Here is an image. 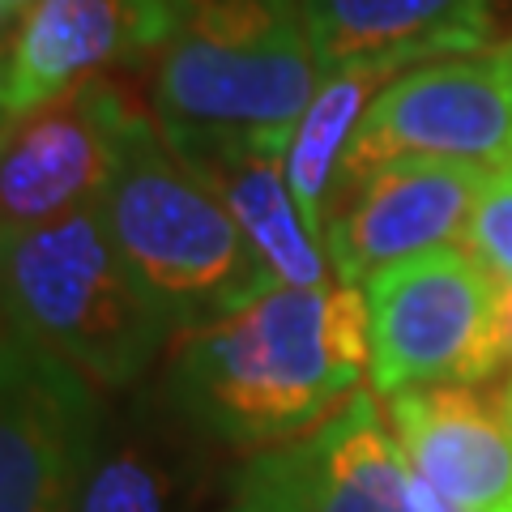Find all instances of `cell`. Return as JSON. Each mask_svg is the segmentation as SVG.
I'll return each mask as SVG.
<instances>
[{"mask_svg": "<svg viewBox=\"0 0 512 512\" xmlns=\"http://www.w3.org/2000/svg\"><path fill=\"white\" fill-rule=\"evenodd\" d=\"M363 372H372V320L359 286H274L180 338L163 406L201 440H295L329 419Z\"/></svg>", "mask_w": 512, "mask_h": 512, "instance_id": "6da1fadb", "label": "cell"}, {"mask_svg": "<svg viewBox=\"0 0 512 512\" xmlns=\"http://www.w3.org/2000/svg\"><path fill=\"white\" fill-rule=\"evenodd\" d=\"M99 214L137 291L171 333L210 329L282 286L141 103L120 124Z\"/></svg>", "mask_w": 512, "mask_h": 512, "instance_id": "7a4b0ae2", "label": "cell"}, {"mask_svg": "<svg viewBox=\"0 0 512 512\" xmlns=\"http://www.w3.org/2000/svg\"><path fill=\"white\" fill-rule=\"evenodd\" d=\"M320 86L299 0H167L150 103L167 137L291 141Z\"/></svg>", "mask_w": 512, "mask_h": 512, "instance_id": "3957f363", "label": "cell"}, {"mask_svg": "<svg viewBox=\"0 0 512 512\" xmlns=\"http://www.w3.org/2000/svg\"><path fill=\"white\" fill-rule=\"evenodd\" d=\"M0 325L99 389H133L175 338L124 269L99 201L0 239Z\"/></svg>", "mask_w": 512, "mask_h": 512, "instance_id": "277c9868", "label": "cell"}, {"mask_svg": "<svg viewBox=\"0 0 512 512\" xmlns=\"http://www.w3.org/2000/svg\"><path fill=\"white\" fill-rule=\"evenodd\" d=\"M500 295L470 248L406 256L363 282L380 397L423 384H483L504 367Z\"/></svg>", "mask_w": 512, "mask_h": 512, "instance_id": "5b68a950", "label": "cell"}, {"mask_svg": "<svg viewBox=\"0 0 512 512\" xmlns=\"http://www.w3.org/2000/svg\"><path fill=\"white\" fill-rule=\"evenodd\" d=\"M393 158L512 167V39L414 64L384 86L350 137L338 184Z\"/></svg>", "mask_w": 512, "mask_h": 512, "instance_id": "8992f818", "label": "cell"}, {"mask_svg": "<svg viewBox=\"0 0 512 512\" xmlns=\"http://www.w3.org/2000/svg\"><path fill=\"white\" fill-rule=\"evenodd\" d=\"M107 414L99 384L0 325V512H77Z\"/></svg>", "mask_w": 512, "mask_h": 512, "instance_id": "52a82bcc", "label": "cell"}, {"mask_svg": "<svg viewBox=\"0 0 512 512\" xmlns=\"http://www.w3.org/2000/svg\"><path fill=\"white\" fill-rule=\"evenodd\" d=\"M133 107L111 77H86L0 128V239L99 201Z\"/></svg>", "mask_w": 512, "mask_h": 512, "instance_id": "ba28073f", "label": "cell"}, {"mask_svg": "<svg viewBox=\"0 0 512 512\" xmlns=\"http://www.w3.org/2000/svg\"><path fill=\"white\" fill-rule=\"evenodd\" d=\"M483 167L444 158H393L329 192L325 256L342 286H359L406 256L453 244L466 235Z\"/></svg>", "mask_w": 512, "mask_h": 512, "instance_id": "9c48e42d", "label": "cell"}, {"mask_svg": "<svg viewBox=\"0 0 512 512\" xmlns=\"http://www.w3.org/2000/svg\"><path fill=\"white\" fill-rule=\"evenodd\" d=\"M410 483L414 470L376 397L350 393L312 431L252 457L231 491L269 512H419Z\"/></svg>", "mask_w": 512, "mask_h": 512, "instance_id": "30bf717a", "label": "cell"}, {"mask_svg": "<svg viewBox=\"0 0 512 512\" xmlns=\"http://www.w3.org/2000/svg\"><path fill=\"white\" fill-rule=\"evenodd\" d=\"M410 470L461 512H512V414L483 384H423L384 397Z\"/></svg>", "mask_w": 512, "mask_h": 512, "instance_id": "8fae6325", "label": "cell"}, {"mask_svg": "<svg viewBox=\"0 0 512 512\" xmlns=\"http://www.w3.org/2000/svg\"><path fill=\"white\" fill-rule=\"evenodd\" d=\"M163 30L167 0H35L9 43L13 116L111 64H150Z\"/></svg>", "mask_w": 512, "mask_h": 512, "instance_id": "7c38bea8", "label": "cell"}, {"mask_svg": "<svg viewBox=\"0 0 512 512\" xmlns=\"http://www.w3.org/2000/svg\"><path fill=\"white\" fill-rule=\"evenodd\" d=\"M167 137V133H163ZM205 180L282 286H333V265L308 231L286 180V141L256 137H167Z\"/></svg>", "mask_w": 512, "mask_h": 512, "instance_id": "4fadbf2b", "label": "cell"}, {"mask_svg": "<svg viewBox=\"0 0 512 512\" xmlns=\"http://www.w3.org/2000/svg\"><path fill=\"white\" fill-rule=\"evenodd\" d=\"M320 77L355 64H414L478 52L491 0H299Z\"/></svg>", "mask_w": 512, "mask_h": 512, "instance_id": "5bb4252c", "label": "cell"}, {"mask_svg": "<svg viewBox=\"0 0 512 512\" xmlns=\"http://www.w3.org/2000/svg\"><path fill=\"white\" fill-rule=\"evenodd\" d=\"M167 406L107 414L77 512H188V461Z\"/></svg>", "mask_w": 512, "mask_h": 512, "instance_id": "9a60e30c", "label": "cell"}, {"mask_svg": "<svg viewBox=\"0 0 512 512\" xmlns=\"http://www.w3.org/2000/svg\"><path fill=\"white\" fill-rule=\"evenodd\" d=\"M402 73V64H355V69L320 77L308 111L299 116L291 141H286V180H291L299 214L308 222V231L320 239V248H325L329 192L338 184L350 137L359 133L376 94Z\"/></svg>", "mask_w": 512, "mask_h": 512, "instance_id": "2e32d148", "label": "cell"}, {"mask_svg": "<svg viewBox=\"0 0 512 512\" xmlns=\"http://www.w3.org/2000/svg\"><path fill=\"white\" fill-rule=\"evenodd\" d=\"M466 248L495 282L512 286V167L487 175L466 227Z\"/></svg>", "mask_w": 512, "mask_h": 512, "instance_id": "e0dca14e", "label": "cell"}, {"mask_svg": "<svg viewBox=\"0 0 512 512\" xmlns=\"http://www.w3.org/2000/svg\"><path fill=\"white\" fill-rule=\"evenodd\" d=\"M500 346H504V363H512V286H504L500 295Z\"/></svg>", "mask_w": 512, "mask_h": 512, "instance_id": "ac0fdd59", "label": "cell"}, {"mask_svg": "<svg viewBox=\"0 0 512 512\" xmlns=\"http://www.w3.org/2000/svg\"><path fill=\"white\" fill-rule=\"evenodd\" d=\"M13 120V107H9V56L0 52V128Z\"/></svg>", "mask_w": 512, "mask_h": 512, "instance_id": "d6986e66", "label": "cell"}, {"mask_svg": "<svg viewBox=\"0 0 512 512\" xmlns=\"http://www.w3.org/2000/svg\"><path fill=\"white\" fill-rule=\"evenodd\" d=\"M218 512H269V508H261L256 500H248V495H235V491H231V504L218 508Z\"/></svg>", "mask_w": 512, "mask_h": 512, "instance_id": "ffe728a7", "label": "cell"}, {"mask_svg": "<svg viewBox=\"0 0 512 512\" xmlns=\"http://www.w3.org/2000/svg\"><path fill=\"white\" fill-rule=\"evenodd\" d=\"M504 406H508V414H512V376H508V384H504Z\"/></svg>", "mask_w": 512, "mask_h": 512, "instance_id": "44dd1931", "label": "cell"}]
</instances>
